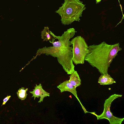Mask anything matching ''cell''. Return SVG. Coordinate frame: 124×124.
<instances>
[{
	"mask_svg": "<svg viewBox=\"0 0 124 124\" xmlns=\"http://www.w3.org/2000/svg\"><path fill=\"white\" fill-rule=\"evenodd\" d=\"M102 0H96V3L97 4L100 3Z\"/></svg>",
	"mask_w": 124,
	"mask_h": 124,
	"instance_id": "4fadbf2b",
	"label": "cell"
},
{
	"mask_svg": "<svg viewBox=\"0 0 124 124\" xmlns=\"http://www.w3.org/2000/svg\"><path fill=\"white\" fill-rule=\"evenodd\" d=\"M11 96H8V95L6 97V98H5L3 100V102L2 103V105L1 106L3 105H5V103L8 100L9 98Z\"/></svg>",
	"mask_w": 124,
	"mask_h": 124,
	"instance_id": "7c38bea8",
	"label": "cell"
},
{
	"mask_svg": "<svg viewBox=\"0 0 124 124\" xmlns=\"http://www.w3.org/2000/svg\"><path fill=\"white\" fill-rule=\"evenodd\" d=\"M98 83L103 85L116 83V82L108 74L101 75L99 78Z\"/></svg>",
	"mask_w": 124,
	"mask_h": 124,
	"instance_id": "ba28073f",
	"label": "cell"
},
{
	"mask_svg": "<svg viewBox=\"0 0 124 124\" xmlns=\"http://www.w3.org/2000/svg\"><path fill=\"white\" fill-rule=\"evenodd\" d=\"M57 87L60 90L61 92V93L64 92L68 91L72 93L76 97L80 103L84 113H86L88 111L82 105L78 97L77 91L76 90V87L71 84L69 82V80L64 81L61 83L57 86Z\"/></svg>",
	"mask_w": 124,
	"mask_h": 124,
	"instance_id": "8992f818",
	"label": "cell"
},
{
	"mask_svg": "<svg viewBox=\"0 0 124 124\" xmlns=\"http://www.w3.org/2000/svg\"><path fill=\"white\" fill-rule=\"evenodd\" d=\"M80 0H64L62 6L55 12L61 16L62 23L64 25L71 24L76 21L79 22L85 5Z\"/></svg>",
	"mask_w": 124,
	"mask_h": 124,
	"instance_id": "3957f363",
	"label": "cell"
},
{
	"mask_svg": "<svg viewBox=\"0 0 124 124\" xmlns=\"http://www.w3.org/2000/svg\"><path fill=\"white\" fill-rule=\"evenodd\" d=\"M122 95L115 94L110 96L106 100L104 104V110L102 113L100 115H97L94 112H89L95 116L97 120L105 119L108 120L110 124H121L124 120V118H118L114 116L110 110L111 104L114 100L120 97Z\"/></svg>",
	"mask_w": 124,
	"mask_h": 124,
	"instance_id": "5b68a950",
	"label": "cell"
},
{
	"mask_svg": "<svg viewBox=\"0 0 124 124\" xmlns=\"http://www.w3.org/2000/svg\"><path fill=\"white\" fill-rule=\"evenodd\" d=\"M77 32L74 28H71L64 31L61 36H57L50 31V33L58 41L53 40L49 42L53 44V46H45L39 49L34 58L42 54L56 57L59 63L62 66L64 70L68 74H71L75 70L72 60V45L70 40Z\"/></svg>",
	"mask_w": 124,
	"mask_h": 124,
	"instance_id": "6da1fadb",
	"label": "cell"
},
{
	"mask_svg": "<svg viewBox=\"0 0 124 124\" xmlns=\"http://www.w3.org/2000/svg\"><path fill=\"white\" fill-rule=\"evenodd\" d=\"M32 91L29 92L33 95L31 97H34V100H35L36 98H39L40 97L38 103H41L43 102L44 98L47 96H50V93L44 90L42 88V86L41 84L37 85L36 84V86L34 87V88L33 89Z\"/></svg>",
	"mask_w": 124,
	"mask_h": 124,
	"instance_id": "52a82bcc",
	"label": "cell"
},
{
	"mask_svg": "<svg viewBox=\"0 0 124 124\" xmlns=\"http://www.w3.org/2000/svg\"><path fill=\"white\" fill-rule=\"evenodd\" d=\"M71 42L73 46V62L76 65L84 64L88 46L85 39L81 36H78L71 39Z\"/></svg>",
	"mask_w": 124,
	"mask_h": 124,
	"instance_id": "277c9868",
	"label": "cell"
},
{
	"mask_svg": "<svg viewBox=\"0 0 124 124\" xmlns=\"http://www.w3.org/2000/svg\"><path fill=\"white\" fill-rule=\"evenodd\" d=\"M122 49L119 42L109 45L103 41L98 45H90L85 61L96 68L101 75L107 74L113 59Z\"/></svg>",
	"mask_w": 124,
	"mask_h": 124,
	"instance_id": "7a4b0ae2",
	"label": "cell"
},
{
	"mask_svg": "<svg viewBox=\"0 0 124 124\" xmlns=\"http://www.w3.org/2000/svg\"><path fill=\"white\" fill-rule=\"evenodd\" d=\"M69 77V81L71 84L76 87L80 85L81 80L77 71L75 70Z\"/></svg>",
	"mask_w": 124,
	"mask_h": 124,
	"instance_id": "9c48e42d",
	"label": "cell"
},
{
	"mask_svg": "<svg viewBox=\"0 0 124 124\" xmlns=\"http://www.w3.org/2000/svg\"><path fill=\"white\" fill-rule=\"evenodd\" d=\"M50 31L48 27H45L44 29L41 32V36L44 41L55 40V39L50 33Z\"/></svg>",
	"mask_w": 124,
	"mask_h": 124,
	"instance_id": "30bf717a",
	"label": "cell"
},
{
	"mask_svg": "<svg viewBox=\"0 0 124 124\" xmlns=\"http://www.w3.org/2000/svg\"><path fill=\"white\" fill-rule=\"evenodd\" d=\"M24 89V87H22L20 88L16 92L19 98L21 100H24L26 99L27 95L26 92L28 91V88Z\"/></svg>",
	"mask_w": 124,
	"mask_h": 124,
	"instance_id": "8fae6325",
	"label": "cell"
}]
</instances>
